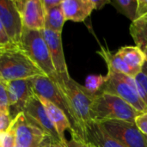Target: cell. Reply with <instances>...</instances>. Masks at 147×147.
Instances as JSON below:
<instances>
[{"instance_id":"obj_27","label":"cell","mask_w":147,"mask_h":147,"mask_svg":"<svg viewBox=\"0 0 147 147\" xmlns=\"http://www.w3.org/2000/svg\"><path fill=\"white\" fill-rule=\"evenodd\" d=\"M134 124L145 136H147V112L140 114L135 118Z\"/></svg>"},{"instance_id":"obj_4","label":"cell","mask_w":147,"mask_h":147,"mask_svg":"<svg viewBox=\"0 0 147 147\" xmlns=\"http://www.w3.org/2000/svg\"><path fill=\"white\" fill-rule=\"evenodd\" d=\"M19 48L45 76L51 78L56 73L48 47L40 30L23 28Z\"/></svg>"},{"instance_id":"obj_12","label":"cell","mask_w":147,"mask_h":147,"mask_svg":"<svg viewBox=\"0 0 147 147\" xmlns=\"http://www.w3.org/2000/svg\"><path fill=\"white\" fill-rule=\"evenodd\" d=\"M32 90L34 95L42 97L60 109L68 117V109L65 102L54 83L45 75L30 78Z\"/></svg>"},{"instance_id":"obj_34","label":"cell","mask_w":147,"mask_h":147,"mask_svg":"<svg viewBox=\"0 0 147 147\" xmlns=\"http://www.w3.org/2000/svg\"><path fill=\"white\" fill-rule=\"evenodd\" d=\"M142 72H144L146 75L147 76V62L146 61V63H145V65H144V66H143V68H142Z\"/></svg>"},{"instance_id":"obj_22","label":"cell","mask_w":147,"mask_h":147,"mask_svg":"<svg viewBox=\"0 0 147 147\" xmlns=\"http://www.w3.org/2000/svg\"><path fill=\"white\" fill-rule=\"evenodd\" d=\"M40 147H94L88 142L84 141L83 140L76 137L71 136L70 140L66 139L65 140H54L50 137H47L44 141L42 142Z\"/></svg>"},{"instance_id":"obj_18","label":"cell","mask_w":147,"mask_h":147,"mask_svg":"<svg viewBox=\"0 0 147 147\" xmlns=\"http://www.w3.org/2000/svg\"><path fill=\"white\" fill-rule=\"evenodd\" d=\"M96 53L99 54L105 61L108 66V71L117 72L134 78L131 69L127 66V65L123 61V59L117 53H113L109 50L108 47L101 46L100 50H98Z\"/></svg>"},{"instance_id":"obj_26","label":"cell","mask_w":147,"mask_h":147,"mask_svg":"<svg viewBox=\"0 0 147 147\" xmlns=\"http://www.w3.org/2000/svg\"><path fill=\"white\" fill-rule=\"evenodd\" d=\"M13 47H16L12 43V41L9 38L4 28L3 27L0 22V50L7 49V48H13Z\"/></svg>"},{"instance_id":"obj_7","label":"cell","mask_w":147,"mask_h":147,"mask_svg":"<svg viewBox=\"0 0 147 147\" xmlns=\"http://www.w3.org/2000/svg\"><path fill=\"white\" fill-rule=\"evenodd\" d=\"M16 147H40L48 137L38 127L29 122L24 114L18 115L11 123Z\"/></svg>"},{"instance_id":"obj_24","label":"cell","mask_w":147,"mask_h":147,"mask_svg":"<svg viewBox=\"0 0 147 147\" xmlns=\"http://www.w3.org/2000/svg\"><path fill=\"white\" fill-rule=\"evenodd\" d=\"M0 145L1 147H16L11 125L5 133L0 134Z\"/></svg>"},{"instance_id":"obj_6","label":"cell","mask_w":147,"mask_h":147,"mask_svg":"<svg viewBox=\"0 0 147 147\" xmlns=\"http://www.w3.org/2000/svg\"><path fill=\"white\" fill-rule=\"evenodd\" d=\"M109 80L101 92L115 95L134 108L140 113H146L147 106L141 100L137 91L125 82L117 72L108 71ZM100 92V93H101Z\"/></svg>"},{"instance_id":"obj_1","label":"cell","mask_w":147,"mask_h":147,"mask_svg":"<svg viewBox=\"0 0 147 147\" xmlns=\"http://www.w3.org/2000/svg\"><path fill=\"white\" fill-rule=\"evenodd\" d=\"M49 78L59 89L67 106L68 119L73 130L71 136L83 140L84 127L91 121L90 107L95 96L72 79L69 73L56 72Z\"/></svg>"},{"instance_id":"obj_13","label":"cell","mask_w":147,"mask_h":147,"mask_svg":"<svg viewBox=\"0 0 147 147\" xmlns=\"http://www.w3.org/2000/svg\"><path fill=\"white\" fill-rule=\"evenodd\" d=\"M42 36L48 47L50 56L57 73H69L63 51L61 34L48 29L40 30Z\"/></svg>"},{"instance_id":"obj_30","label":"cell","mask_w":147,"mask_h":147,"mask_svg":"<svg viewBox=\"0 0 147 147\" xmlns=\"http://www.w3.org/2000/svg\"><path fill=\"white\" fill-rule=\"evenodd\" d=\"M61 3L62 0H42V3L46 11L53 8H55L57 6H59Z\"/></svg>"},{"instance_id":"obj_25","label":"cell","mask_w":147,"mask_h":147,"mask_svg":"<svg viewBox=\"0 0 147 147\" xmlns=\"http://www.w3.org/2000/svg\"><path fill=\"white\" fill-rule=\"evenodd\" d=\"M8 90L7 84L0 80V110L8 113Z\"/></svg>"},{"instance_id":"obj_15","label":"cell","mask_w":147,"mask_h":147,"mask_svg":"<svg viewBox=\"0 0 147 147\" xmlns=\"http://www.w3.org/2000/svg\"><path fill=\"white\" fill-rule=\"evenodd\" d=\"M61 9L65 21L84 22L95 9L93 0H62Z\"/></svg>"},{"instance_id":"obj_11","label":"cell","mask_w":147,"mask_h":147,"mask_svg":"<svg viewBox=\"0 0 147 147\" xmlns=\"http://www.w3.org/2000/svg\"><path fill=\"white\" fill-rule=\"evenodd\" d=\"M0 22L12 43L19 47L23 27L14 0H0Z\"/></svg>"},{"instance_id":"obj_21","label":"cell","mask_w":147,"mask_h":147,"mask_svg":"<svg viewBox=\"0 0 147 147\" xmlns=\"http://www.w3.org/2000/svg\"><path fill=\"white\" fill-rule=\"evenodd\" d=\"M118 12L127 17L132 22L136 21L138 0H112L110 1Z\"/></svg>"},{"instance_id":"obj_20","label":"cell","mask_w":147,"mask_h":147,"mask_svg":"<svg viewBox=\"0 0 147 147\" xmlns=\"http://www.w3.org/2000/svg\"><path fill=\"white\" fill-rule=\"evenodd\" d=\"M130 34L137 47H141L147 45V21L138 19L132 22Z\"/></svg>"},{"instance_id":"obj_31","label":"cell","mask_w":147,"mask_h":147,"mask_svg":"<svg viewBox=\"0 0 147 147\" xmlns=\"http://www.w3.org/2000/svg\"><path fill=\"white\" fill-rule=\"evenodd\" d=\"M142 86H143V88L146 90V91L147 93V76L144 73V72H140V73H139L135 78H134Z\"/></svg>"},{"instance_id":"obj_17","label":"cell","mask_w":147,"mask_h":147,"mask_svg":"<svg viewBox=\"0 0 147 147\" xmlns=\"http://www.w3.org/2000/svg\"><path fill=\"white\" fill-rule=\"evenodd\" d=\"M116 53L131 69L134 78L142 71V68L146 63V56L139 47L124 46L120 47Z\"/></svg>"},{"instance_id":"obj_2","label":"cell","mask_w":147,"mask_h":147,"mask_svg":"<svg viewBox=\"0 0 147 147\" xmlns=\"http://www.w3.org/2000/svg\"><path fill=\"white\" fill-rule=\"evenodd\" d=\"M141 113L120 97L101 92L94 96L90 107L91 121L101 122L109 120H120L134 123Z\"/></svg>"},{"instance_id":"obj_3","label":"cell","mask_w":147,"mask_h":147,"mask_svg":"<svg viewBox=\"0 0 147 147\" xmlns=\"http://www.w3.org/2000/svg\"><path fill=\"white\" fill-rule=\"evenodd\" d=\"M44 75L19 47L0 50V80L9 83Z\"/></svg>"},{"instance_id":"obj_10","label":"cell","mask_w":147,"mask_h":147,"mask_svg":"<svg viewBox=\"0 0 147 147\" xmlns=\"http://www.w3.org/2000/svg\"><path fill=\"white\" fill-rule=\"evenodd\" d=\"M14 3L20 13L24 28L32 30L44 29L46 10L42 0H19L14 1Z\"/></svg>"},{"instance_id":"obj_23","label":"cell","mask_w":147,"mask_h":147,"mask_svg":"<svg viewBox=\"0 0 147 147\" xmlns=\"http://www.w3.org/2000/svg\"><path fill=\"white\" fill-rule=\"evenodd\" d=\"M109 80L108 75H89L85 79L84 88L92 96H96L101 92L103 86Z\"/></svg>"},{"instance_id":"obj_9","label":"cell","mask_w":147,"mask_h":147,"mask_svg":"<svg viewBox=\"0 0 147 147\" xmlns=\"http://www.w3.org/2000/svg\"><path fill=\"white\" fill-rule=\"evenodd\" d=\"M23 114L27 120L42 130L48 137L54 140H60L58 133L52 124L44 106L36 95H33L28 100Z\"/></svg>"},{"instance_id":"obj_29","label":"cell","mask_w":147,"mask_h":147,"mask_svg":"<svg viewBox=\"0 0 147 147\" xmlns=\"http://www.w3.org/2000/svg\"><path fill=\"white\" fill-rule=\"evenodd\" d=\"M147 15V0H138L136 20L142 18Z\"/></svg>"},{"instance_id":"obj_32","label":"cell","mask_w":147,"mask_h":147,"mask_svg":"<svg viewBox=\"0 0 147 147\" xmlns=\"http://www.w3.org/2000/svg\"><path fill=\"white\" fill-rule=\"evenodd\" d=\"M95 9H101L104 7V5L110 3V0H93Z\"/></svg>"},{"instance_id":"obj_36","label":"cell","mask_w":147,"mask_h":147,"mask_svg":"<svg viewBox=\"0 0 147 147\" xmlns=\"http://www.w3.org/2000/svg\"><path fill=\"white\" fill-rule=\"evenodd\" d=\"M0 147H1V145H0Z\"/></svg>"},{"instance_id":"obj_35","label":"cell","mask_w":147,"mask_h":147,"mask_svg":"<svg viewBox=\"0 0 147 147\" xmlns=\"http://www.w3.org/2000/svg\"><path fill=\"white\" fill-rule=\"evenodd\" d=\"M145 138H146V145H147V136H145Z\"/></svg>"},{"instance_id":"obj_8","label":"cell","mask_w":147,"mask_h":147,"mask_svg":"<svg viewBox=\"0 0 147 147\" xmlns=\"http://www.w3.org/2000/svg\"><path fill=\"white\" fill-rule=\"evenodd\" d=\"M8 114L13 121L18 115L23 113L25 105L34 95L30 78L18 79L7 83Z\"/></svg>"},{"instance_id":"obj_14","label":"cell","mask_w":147,"mask_h":147,"mask_svg":"<svg viewBox=\"0 0 147 147\" xmlns=\"http://www.w3.org/2000/svg\"><path fill=\"white\" fill-rule=\"evenodd\" d=\"M83 140L94 147H126L114 140L99 122L94 121L85 126Z\"/></svg>"},{"instance_id":"obj_5","label":"cell","mask_w":147,"mask_h":147,"mask_svg":"<svg viewBox=\"0 0 147 147\" xmlns=\"http://www.w3.org/2000/svg\"><path fill=\"white\" fill-rule=\"evenodd\" d=\"M105 131L126 147H147L145 135L133 122L109 120L99 122Z\"/></svg>"},{"instance_id":"obj_16","label":"cell","mask_w":147,"mask_h":147,"mask_svg":"<svg viewBox=\"0 0 147 147\" xmlns=\"http://www.w3.org/2000/svg\"><path fill=\"white\" fill-rule=\"evenodd\" d=\"M39 98H40L42 105L44 106L46 112H47L52 124L55 127L60 140H65V132L68 129L70 130L71 134H72V132H73L71 124L68 117L66 116L65 112H63L60 109H59L57 106H55L52 102H48L47 100H46L42 97H39Z\"/></svg>"},{"instance_id":"obj_33","label":"cell","mask_w":147,"mask_h":147,"mask_svg":"<svg viewBox=\"0 0 147 147\" xmlns=\"http://www.w3.org/2000/svg\"><path fill=\"white\" fill-rule=\"evenodd\" d=\"M140 48L143 51V53H144V54H145V56H146V61L147 62V45L143 46V47H140Z\"/></svg>"},{"instance_id":"obj_19","label":"cell","mask_w":147,"mask_h":147,"mask_svg":"<svg viewBox=\"0 0 147 147\" xmlns=\"http://www.w3.org/2000/svg\"><path fill=\"white\" fill-rule=\"evenodd\" d=\"M60 5L46 11L44 29L62 33L65 18Z\"/></svg>"},{"instance_id":"obj_28","label":"cell","mask_w":147,"mask_h":147,"mask_svg":"<svg viewBox=\"0 0 147 147\" xmlns=\"http://www.w3.org/2000/svg\"><path fill=\"white\" fill-rule=\"evenodd\" d=\"M12 120L7 112L0 110V134L5 133L10 127Z\"/></svg>"}]
</instances>
